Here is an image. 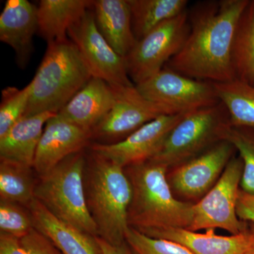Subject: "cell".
<instances>
[{"mask_svg": "<svg viewBox=\"0 0 254 254\" xmlns=\"http://www.w3.org/2000/svg\"><path fill=\"white\" fill-rule=\"evenodd\" d=\"M250 1H205L193 5L189 10L188 38L165 67L210 83L235 79L232 44L241 15Z\"/></svg>", "mask_w": 254, "mask_h": 254, "instance_id": "cell-1", "label": "cell"}, {"mask_svg": "<svg viewBox=\"0 0 254 254\" xmlns=\"http://www.w3.org/2000/svg\"><path fill=\"white\" fill-rule=\"evenodd\" d=\"M125 170L132 190L128 211L129 227L146 235L170 227L190 226L194 203L175 196L169 185L166 167L147 160Z\"/></svg>", "mask_w": 254, "mask_h": 254, "instance_id": "cell-2", "label": "cell"}, {"mask_svg": "<svg viewBox=\"0 0 254 254\" xmlns=\"http://www.w3.org/2000/svg\"><path fill=\"white\" fill-rule=\"evenodd\" d=\"M84 184L98 237L113 245L125 243L132 194L125 168L93 153L91 162L86 163Z\"/></svg>", "mask_w": 254, "mask_h": 254, "instance_id": "cell-3", "label": "cell"}, {"mask_svg": "<svg viewBox=\"0 0 254 254\" xmlns=\"http://www.w3.org/2000/svg\"><path fill=\"white\" fill-rule=\"evenodd\" d=\"M92 77L79 50L69 38L49 43L30 82L31 94L25 116L58 114Z\"/></svg>", "mask_w": 254, "mask_h": 254, "instance_id": "cell-4", "label": "cell"}, {"mask_svg": "<svg viewBox=\"0 0 254 254\" xmlns=\"http://www.w3.org/2000/svg\"><path fill=\"white\" fill-rule=\"evenodd\" d=\"M86 166L82 151L65 158L50 173L40 177L35 199L62 221L98 237L96 226L87 206Z\"/></svg>", "mask_w": 254, "mask_h": 254, "instance_id": "cell-5", "label": "cell"}, {"mask_svg": "<svg viewBox=\"0 0 254 254\" xmlns=\"http://www.w3.org/2000/svg\"><path fill=\"white\" fill-rule=\"evenodd\" d=\"M229 125L228 113L221 102L187 113L150 160L168 170L175 168L222 141V132Z\"/></svg>", "mask_w": 254, "mask_h": 254, "instance_id": "cell-6", "label": "cell"}, {"mask_svg": "<svg viewBox=\"0 0 254 254\" xmlns=\"http://www.w3.org/2000/svg\"><path fill=\"white\" fill-rule=\"evenodd\" d=\"M190 32L189 9L164 21L136 41L125 57L128 76L133 84L161 71L181 50Z\"/></svg>", "mask_w": 254, "mask_h": 254, "instance_id": "cell-7", "label": "cell"}, {"mask_svg": "<svg viewBox=\"0 0 254 254\" xmlns=\"http://www.w3.org/2000/svg\"><path fill=\"white\" fill-rule=\"evenodd\" d=\"M243 173V163L232 157L215 186L201 199L193 204V218L187 230H225L231 235H239L248 227V222L237 216V202Z\"/></svg>", "mask_w": 254, "mask_h": 254, "instance_id": "cell-8", "label": "cell"}, {"mask_svg": "<svg viewBox=\"0 0 254 254\" xmlns=\"http://www.w3.org/2000/svg\"><path fill=\"white\" fill-rule=\"evenodd\" d=\"M135 86L147 100L172 115L190 113L220 102L213 83L187 77L167 67Z\"/></svg>", "mask_w": 254, "mask_h": 254, "instance_id": "cell-9", "label": "cell"}, {"mask_svg": "<svg viewBox=\"0 0 254 254\" xmlns=\"http://www.w3.org/2000/svg\"><path fill=\"white\" fill-rule=\"evenodd\" d=\"M235 150L233 145L223 140L170 169L167 177L174 194L193 203L201 199L218 182Z\"/></svg>", "mask_w": 254, "mask_h": 254, "instance_id": "cell-10", "label": "cell"}, {"mask_svg": "<svg viewBox=\"0 0 254 254\" xmlns=\"http://www.w3.org/2000/svg\"><path fill=\"white\" fill-rule=\"evenodd\" d=\"M68 36L79 50L93 77L103 80L113 88L134 86L128 76L125 58L102 36L91 8L70 28Z\"/></svg>", "mask_w": 254, "mask_h": 254, "instance_id": "cell-11", "label": "cell"}, {"mask_svg": "<svg viewBox=\"0 0 254 254\" xmlns=\"http://www.w3.org/2000/svg\"><path fill=\"white\" fill-rule=\"evenodd\" d=\"M114 88L113 108L91 131L92 138L101 141L98 143H117L158 117L172 115L166 108L144 98L135 85Z\"/></svg>", "mask_w": 254, "mask_h": 254, "instance_id": "cell-12", "label": "cell"}, {"mask_svg": "<svg viewBox=\"0 0 254 254\" xmlns=\"http://www.w3.org/2000/svg\"><path fill=\"white\" fill-rule=\"evenodd\" d=\"M187 114L162 115L122 141L111 144L93 143L92 152L123 168L150 160L158 153L170 132Z\"/></svg>", "mask_w": 254, "mask_h": 254, "instance_id": "cell-13", "label": "cell"}, {"mask_svg": "<svg viewBox=\"0 0 254 254\" xmlns=\"http://www.w3.org/2000/svg\"><path fill=\"white\" fill-rule=\"evenodd\" d=\"M91 138V131L83 129L57 114L45 126L33 168L40 177L44 176L65 158L82 151Z\"/></svg>", "mask_w": 254, "mask_h": 254, "instance_id": "cell-14", "label": "cell"}, {"mask_svg": "<svg viewBox=\"0 0 254 254\" xmlns=\"http://www.w3.org/2000/svg\"><path fill=\"white\" fill-rule=\"evenodd\" d=\"M38 31L37 6L28 0L6 1L0 14V40L14 50L20 67L29 62Z\"/></svg>", "mask_w": 254, "mask_h": 254, "instance_id": "cell-15", "label": "cell"}, {"mask_svg": "<svg viewBox=\"0 0 254 254\" xmlns=\"http://www.w3.org/2000/svg\"><path fill=\"white\" fill-rule=\"evenodd\" d=\"M146 235L176 242L193 254H245L254 240L253 230L250 222L245 231L230 236L217 235L215 230L198 233L187 229L173 227L149 232Z\"/></svg>", "mask_w": 254, "mask_h": 254, "instance_id": "cell-16", "label": "cell"}, {"mask_svg": "<svg viewBox=\"0 0 254 254\" xmlns=\"http://www.w3.org/2000/svg\"><path fill=\"white\" fill-rule=\"evenodd\" d=\"M115 101V88L93 76L58 115L91 132L108 115Z\"/></svg>", "mask_w": 254, "mask_h": 254, "instance_id": "cell-17", "label": "cell"}, {"mask_svg": "<svg viewBox=\"0 0 254 254\" xmlns=\"http://www.w3.org/2000/svg\"><path fill=\"white\" fill-rule=\"evenodd\" d=\"M33 226L46 235L63 254H103L97 237L57 218L34 199L27 208Z\"/></svg>", "mask_w": 254, "mask_h": 254, "instance_id": "cell-18", "label": "cell"}, {"mask_svg": "<svg viewBox=\"0 0 254 254\" xmlns=\"http://www.w3.org/2000/svg\"><path fill=\"white\" fill-rule=\"evenodd\" d=\"M91 9L102 36L125 58L136 43L128 0H94Z\"/></svg>", "mask_w": 254, "mask_h": 254, "instance_id": "cell-19", "label": "cell"}, {"mask_svg": "<svg viewBox=\"0 0 254 254\" xmlns=\"http://www.w3.org/2000/svg\"><path fill=\"white\" fill-rule=\"evenodd\" d=\"M57 114L25 116L0 137V158L33 168L38 143L47 122Z\"/></svg>", "mask_w": 254, "mask_h": 254, "instance_id": "cell-20", "label": "cell"}, {"mask_svg": "<svg viewBox=\"0 0 254 254\" xmlns=\"http://www.w3.org/2000/svg\"><path fill=\"white\" fill-rule=\"evenodd\" d=\"M91 5L89 0H41L37 6L38 33L48 44L68 39L70 28Z\"/></svg>", "mask_w": 254, "mask_h": 254, "instance_id": "cell-21", "label": "cell"}, {"mask_svg": "<svg viewBox=\"0 0 254 254\" xmlns=\"http://www.w3.org/2000/svg\"><path fill=\"white\" fill-rule=\"evenodd\" d=\"M132 29L136 41L164 21L187 9V0H128Z\"/></svg>", "mask_w": 254, "mask_h": 254, "instance_id": "cell-22", "label": "cell"}, {"mask_svg": "<svg viewBox=\"0 0 254 254\" xmlns=\"http://www.w3.org/2000/svg\"><path fill=\"white\" fill-rule=\"evenodd\" d=\"M228 113L230 125L254 130V86L240 80L213 83Z\"/></svg>", "mask_w": 254, "mask_h": 254, "instance_id": "cell-23", "label": "cell"}, {"mask_svg": "<svg viewBox=\"0 0 254 254\" xmlns=\"http://www.w3.org/2000/svg\"><path fill=\"white\" fill-rule=\"evenodd\" d=\"M235 78L254 86V0L241 15L232 49Z\"/></svg>", "mask_w": 254, "mask_h": 254, "instance_id": "cell-24", "label": "cell"}, {"mask_svg": "<svg viewBox=\"0 0 254 254\" xmlns=\"http://www.w3.org/2000/svg\"><path fill=\"white\" fill-rule=\"evenodd\" d=\"M32 167L7 160L0 162V200L28 207L35 199L37 183Z\"/></svg>", "mask_w": 254, "mask_h": 254, "instance_id": "cell-25", "label": "cell"}, {"mask_svg": "<svg viewBox=\"0 0 254 254\" xmlns=\"http://www.w3.org/2000/svg\"><path fill=\"white\" fill-rule=\"evenodd\" d=\"M222 140L233 145L243 163L240 190L254 193V130L229 125L222 132Z\"/></svg>", "mask_w": 254, "mask_h": 254, "instance_id": "cell-26", "label": "cell"}, {"mask_svg": "<svg viewBox=\"0 0 254 254\" xmlns=\"http://www.w3.org/2000/svg\"><path fill=\"white\" fill-rule=\"evenodd\" d=\"M30 94L29 83L23 89L8 86L2 90L0 103V137L4 136L15 124L25 116Z\"/></svg>", "mask_w": 254, "mask_h": 254, "instance_id": "cell-27", "label": "cell"}, {"mask_svg": "<svg viewBox=\"0 0 254 254\" xmlns=\"http://www.w3.org/2000/svg\"><path fill=\"white\" fill-rule=\"evenodd\" d=\"M132 254H193L175 242L155 238L129 227L125 237Z\"/></svg>", "mask_w": 254, "mask_h": 254, "instance_id": "cell-28", "label": "cell"}, {"mask_svg": "<svg viewBox=\"0 0 254 254\" xmlns=\"http://www.w3.org/2000/svg\"><path fill=\"white\" fill-rule=\"evenodd\" d=\"M33 227L28 209L14 202L0 200V233L21 239Z\"/></svg>", "mask_w": 254, "mask_h": 254, "instance_id": "cell-29", "label": "cell"}, {"mask_svg": "<svg viewBox=\"0 0 254 254\" xmlns=\"http://www.w3.org/2000/svg\"><path fill=\"white\" fill-rule=\"evenodd\" d=\"M21 242L28 254H63L48 237L35 227L21 239Z\"/></svg>", "mask_w": 254, "mask_h": 254, "instance_id": "cell-30", "label": "cell"}, {"mask_svg": "<svg viewBox=\"0 0 254 254\" xmlns=\"http://www.w3.org/2000/svg\"><path fill=\"white\" fill-rule=\"evenodd\" d=\"M237 214L242 221L254 224V193L239 191L237 202Z\"/></svg>", "mask_w": 254, "mask_h": 254, "instance_id": "cell-31", "label": "cell"}, {"mask_svg": "<svg viewBox=\"0 0 254 254\" xmlns=\"http://www.w3.org/2000/svg\"><path fill=\"white\" fill-rule=\"evenodd\" d=\"M0 254H28L21 239L0 233Z\"/></svg>", "mask_w": 254, "mask_h": 254, "instance_id": "cell-32", "label": "cell"}, {"mask_svg": "<svg viewBox=\"0 0 254 254\" xmlns=\"http://www.w3.org/2000/svg\"><path fill=\"white\" fill-rule=\"evenodd\" d=\"M103 254H132L127 242L120 245H113L97 237Z\"/></svg>", "mask_w": 254, "mask_h": 254, "instance_id": "cell-33", "label": "cell"}, {"mask_svg": "<svg viewBox=\"0 0 254 254\" xmlns=\"http://www.w3.org/2000/svg\"><path fill=\"white\" fill-rule=\"evenodd\" d=\"M250 225L251 226H252V230H253L254 240L253 242H252V245L250 246V249L245 252V254H254V224L250 223Z\"/></svg>", "mask_w": 254, "mask_h": 254, "instance_id": "cell-34", "label": "cell"}]
</instances>
